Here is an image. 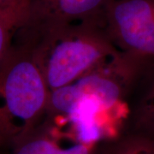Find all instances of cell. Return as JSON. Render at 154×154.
Masks as SVG:
<instances>
[{
    "mask_svg": "<svg viewBox=\"0 0 154 154\" xmlns=\"http://www.w3.org/2000/svg\"><path fill=\"white\" fill-rule=\"evenodd\" d=\"M108 2L109 0H30L28 17L21 28H38L104 19Z\"/></svg>",
    "mask_w": 154,
    "mask_h": 154,
    "instance_id": "5",
    "label": "cell"
},
{
    "mask_svg": "<svg viewBox=\"0 0 154 154\" xmlns=\"http://www.w3.org/2000/svg\"><path fill=\"white\" fill-rule=\"evenodd\" d=\"M6 0H0V5H2L3 3H5Z\"/></svg>",
    "mask_w": 154,
    "mask_h": 154,
    "instance_id": "10",
    "label": "cell"
},
{
    "mask_svg": "<svg viewBox=\"0 0 154 154\" xmlns=\"http://www.w3.org/2000/svg\"><path fill=\"white\" fill-rule=\"evenodd\" d=\"M3 146V142H2V140H0V146Z\"/></svg>",
    "mask_w": 154,
    "mask_h": 154,
    "instance_id": "11",
    "label": "cell"
},
{
    "mask_svg": "<svg viewBox=\"0 0 154 154\" xmlns=\"http://www.w3.org/2000/svg\"><path fill=\"white\" fill-rule=\"evenodd\" d=\"M30 0H6L0 5V63L28 17Z\"/></svg>",
    "mask_w": 154,
    "mask_h": 154,
    "instance_id": "8",
    "label": "cell"
},
{
    "mask_svg": "<svg viewBox=\"0 0 154 154\" xmlns=\"http://www.w3.org/2000/svg\"><path fill=\"white\" fill-rule=\"evenodd\" d=\"M99 143L75 142L63 147L58 142L54 124L44 119L33 133L12 148V154H97Z\"/></svg>",
    "mask_w": 154,
    "mask_h": 154,
    "instance_id": "7",
    "label": "cell"
},
{
    "mask_svg": "<svg viewBox=\"0 0 154 154\" xmlns=\"http://www.w3.org/2000/svg\"><path fill=\"white\" fill-rule=\"evenodd\" d=\"M104 23L122 52L139 62L154 61V0H109Z\"/></svg>",
    "mask_w": 154,
    "mask_h": 154,
    "instance_id": "4",
    "label": "cell"
},
{
    "mask_svg": "<svg viewBox=\"0 0 154 154\" xmlns=\"http://www.w3.org/2000/svg\"><path fill=\"white\" fill-rule=\"evenodd\" d=\"M97 154H154V140L136 133H120L101 141Z\"/></svg>",
    "mask_w": 154,
    "mask_h": 154,
    "instance_id": "9",
    "label": "cell"
},
{
    "mask_svg": "<svg viewBox=\"0 0 154 154\" xmlns=\"http://www.w3.org/2000/svg\"><path fill=\"white\" fill-rule=\"evenodd\" d=\"M14 42L30 51L49 92L63 88L118 54L104 19L20 28Z\"/></svg>",
    "mask_w": 154,
    "mask_h": 154,
    "instance_id": "1",
    "label": "cell"
},
{
    "mask_svg": "<svg viewBox=\"0 0 154 154\" xmlns=\"http://www.w3.org/2000/svg\"><path fill=\"white\" fill-rule=\"evenodd\" d=\"M49 90L30 51L13 41L0 63V140L13 148L43 122Z\"/></svg>",
    "mask_w": 154,
    "mask_h": 154,
    "instance_id": "2",
    "label": "cell"
},
{
    "mask_svg": "<svg viewBox=\"0 0 154 154\" xmlns=\"http://www.w3.org/2000/svg\"><path fill=\"white\" fill-rule=\"evenodd\" d=\"M129 93H135V97L127 116L128 132L154 140V61L141 63Z\"/></svg>",
    "mask_w": 154,
    "mask_h": 154,
    "instance_id": "6",
    "label": "cell"
},
{
    "mask_svg": "<svg viewBox=\"0 0 154 154\" xmlns=\"http://www.w3.org/2000/svg\"><path fill=\"white\" fill-rule=\"evenodd\" d=\"M140 65L120 51L69 85L49 92L45 116L69 117L86 101L112 113L125 101Z\"/></svg>",
    "mask_w": 154,
    "mask_h": 154,
    "instance_id": "3",
    "label": "cell"
}]
</instances>
